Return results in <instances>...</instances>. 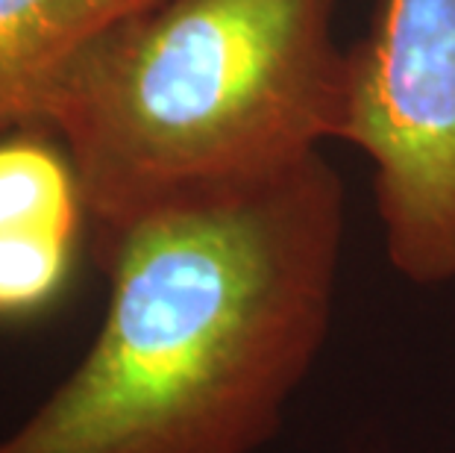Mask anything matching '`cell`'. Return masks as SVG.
<instances>
[{
  "mask_svg": "<svg viewBox=\"0 0 455 453\" xmlns=\"http://www.w3.org/2000/svg\"><path fill=\"white\" fill-rule=\"evenodd\" d=\"M344 200L317 153L98 242L100 330L0 453H259L332 327Z\"/></svg>",
  "mask_w": 455,
  "mask_h": 453,
  "instance_id": "obj_1",
  "label": "cell"
},
{
  "mask_svg": "<svg viewBox=\"0 0 455 453\" xmlns=\"http://www.w3.org/2000/svg\"><path fill=\"white\" fill-rule=\"evenodd\" d=\"M341 142L373 166L385 254L414 286L455 279V0H385L350 53Z\"/></svg>",
  "mask_w": 455,
  "mask_h": 453,
  "instance_id": "obj_3",
  "label": "cell"
},
{
  "mask_svg": "<svg viewBox=\"0 0 455 453\" xmlns=\"http://www.w3.org/2000/svg\"><path fill=\"white\" fill-rule=\"evenodd\" d=\"M148 4L153 0H0V127L36 124L68 65Z\"/></svg>",
  "mask_w": 455,
  "mask_h": 453,
  "instance_id": "obj_4",
  "label": "cell"
},
{
  "mask_svg": "<svg viewBox=\"0 0 455 453\" xmlns=\"http://www.w3.org/2000/svg\"><path fill=\"white\" fill-rule=\"evenodd\" d=\"M83 218V191L65 153L30 139L0 144V230L76 236Z\"/></svg>",
  "mask_w": 455,
  "mask_h": 453,
  "instance_id": "obj_5",
  "label": "cell"
},
{
  "mask_svg": "<svg viewBox=\"0 0 455 453\" xmlns=\"http://www.w3.org/2000/svg\"><path fill=\"white\" fill-rule=\"evenodd\" d=\"M338 0H153L44 94L94 245L173 200L267 180L344 136Z\"/></svg>",
  "mask_w": 455,
  "mask_h": 453,
  "instance_id": "obj_2",
  "label": "cell"
},
{
  "mask_svg": "<svg viewBox=\"0 0 455 453\" xmlns=\"http://www.w3.org/2000/svg\"><path fill=\"white\" fill-rule=\"evenodd\" d=\"M74 242L53 230H0V318L33 315L60 295Z\"/></svg>",
  "mask_w": 455,
  "mask_h": 453,
  "instance_id": "obj_6",
  "label": "cell"
}]
</instances>
